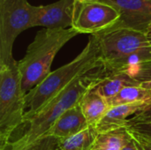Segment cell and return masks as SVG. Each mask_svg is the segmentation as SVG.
I'll use <instances>...</instances> for the list:
<instances>
[{"mask_svg":"<svg viewBox=\"0 0 151 150\" xmlns=\"http://www.w3.org/2000/svg\"><path fill=\"white\" fill-rule=\"evenodd\" d=\"M102 66L97 36L92 34L81 52L71 62L50 73L26 95L25 122L73 81ZM24 122V124H25Z\"/></svg>","mask_w":151,"mask_h":150,"instance_id":"6da1fadb","label":"cell"},{"mask_svg":"<svg viewBox=\"0 0 151 150\" xmlns=\"http://www.w3.org/2000/svg\"><path fill=\"white\" fill-rule=\"evenodd\" d=\"M103 67L80 77L60 94L50 100L40 111L25 122L26 129L13 140L7 150H24L36 140L47 134L52 125L68 109L80 103L84 95L98 81Z\"/></svg>","mask_w":151,"mask_h":150,"instance_id":"7a4b0ae2","label":"cell"},{"mask_svg":"<svg viewBox=\"0 0 151 150\" xmlns=\"http://www.w3.org/2000/svg\"><path fill=\"white\" fill-rule=\"evenodd\" d=\"M96 35L98 40L102 66L107 72H122L151 59V47L146 32L117 23Z\"/></svg>","mask_w":151,"mask_h":150,"instance_id":"3957f363","label":"cell"},{"mask_svg":"<svg viewBox=\"0 0 151 150\" xmlns=\"http://www.w3.org/2000/svg\"><path fill=\"white\" fill-rule=\"evenodd\" d=\"M80 34L73 27L44 28L37 32L28 45L24 57L18 61L21 86L26 94L40 84L50 73L57 53L71 39Z\"/></svg>","mask_w":151,"mask_h":150,"instance_id":"277c9868","label":"cell"},{"mask_svg":"<svg viewBox=\"0 0 151 150\" xmlns=\"http://www.w3.org/2000/svg\"><path fill=\"white\" fill-rule=\"evenodd\" d=\"M24 92L18 61L0 65V150H7L13 133L24 125L26 115Z\"/></svg>","mask_w":151,"mask_h":150,"instance_id":"5b68a950","label":"cell"},{"mask_svg":"<svg viewBox=\"0 0 151 150\" xmlns=\"http://www.w3.org/2000/svg\"><path fill=\"white\" fill-rule=\"evenodd\" d=\"M36 6L27 0H0V65L14 60L12 48L23 31L34 27Z\"/></svg>","mask_w":151,"mask_h":150,"instance_id":"8992f818","label":"cell"},{"mask_svg":"<svg viewBox=\"0 0 151 150\" xmlns=\"http://www.w3.org/2000/svg\"><path fill=\"white\" fill-rule=\"evenodd\" d=\"M119 18V11L108 4L75 0L72 27L80 34H97L115 26Z\"/></svg>","mask_w":151,"mask_h":150,"instance_id":"52a82bcc","label":"cell"},{"mask_svg":"<svg viewBox=\"0 0 151 150\" xmlns=\"http://www.w3.org/2000/svg\"><path fill=\"white\" fill-rule=\"evenodd\" d=\"M114 7L119 13V24L146 32L151 24V0H97Z\"/></svg>","mask_w":151,"mask_h":150,"instance_id":"ba28073f","label":"cell"},{"mask_svg":"<svg viewBox=\"0 0 151 150\" xmlns=\"http://www.w3.org/2000/svg\"><path fill=\"white\" fill-rule=\"evenodd\" d=\"M75 0H58L36 6L34 27L48 29H66L73 27Z\"/></svg>","mask_w":151,"mask_h":150,"instance_id":"9c48e42d","label":"cell"},{"mask_svg":"<svg viewBox=\"0 0 151 150\" xmlns=\"http://www.w3.org/2000/svg\"><path fill=\"white\" fill-rule=\"evenodd\" d=\"M148 105V103H130L111 107L95 129L98 133H104L127 128L130 120L129 117L142 112Z\"/></svg>","mask_w":151,"mask_h":150,"instance_id":"30bf717a","label":"cell"},{"mask_svg":"<svg viewBox=\"0 0 151 150\" xmlns=\"http://www.w3.org/2000/svg\"><path fill=\"white\" fill-rule=\"evenodd\" d=\"M89 126L84 117L80 104L65 111L52 125L46 135H50L58 140L65 139Z\"/></svg>","mask_w":151,"mask_h":150,"instance_id":"8fae6325","label":"cell"},{"mask_svg":"<svg viewBox=\"0 0 151 150\" xmlns=\"http://www.w3.org/2000/svg\"><path fill=\"white\" fill-rule=\"evenodd\" d=\"M136 85H140V83L124 72H107L104 70L101 78L92 88V90L108 101L125 88Z\"/></svg>","mask_w":151,"mask_h":150,"instance_id":"7c38bea8","label":"cell"},{"mask_svg":"<svg viewBox=\"0 0 151 150\" xmlns=\"http://www.w3.org/2000/svg\"><path fill=\"white\" fill-rule=\"evenodd\" d=\"M79 104L89 126L92 127H96L110 109L107 101L93 91L92 88L84 95Z\"/></svg>","mask_w":151,"mask_h":150,"instance_id":"4fadbf2b","label":"cell"},{"mask_svg":"<svg viewBox=\"0 0 151 150\" xmlns=\"http://www.w3.org/2000/svg\"><path fill=\"white\" fill-rule=\"evenodd\" d=\"M110 108L130 103H151V90L142 84L129 86L122 89L118 95L107 101Z\"/></svg>","mask_w":151,"mask_h":150,"instance_id":"5bb4252c","label":"cell"},{"mask_svg":"<svg viewBox=\"0 0 151 150\" xmlns=\"http://www.w3.org/2000/svg\"><path fill=\"white\" fill-rule=\"evenodd\" d=\"M97 135L95 127L88 126L76 134L58 140V148L59 150H92Z\"/></svg>","mask_w":151,"mask_h":150,"instance_id":"9a60e30c","label":"cell"},{"mask_svg":"<svg viewBox=\"0 0 151 150\" xmlns=\"http://www.w3.org/2000/svg\"><path fill=\"white\" fill-rule=\"evenodd\" d=\"M131 141L127 128L98 133L93 149L122 150Z\"/></svg>","mask_w":151,"mask_h":150,"instance_id":"2e32d148","label":"cell"},{"mask_svg":"<svg viewBox=\"0 0 151 150\" xmlns=\"http://www.w3.org/2000/svg\"><path fill=\"white\" fill-rule=\"evenodd\" d=\"M122 72L127 73L140 84L151 81V59L141 62Z\"/></svg>","mask_w":151,"mask_h":150,"instance_id":"e0dca14e","label":"cell"},{"mask_svg":"<svg viewBox=\"0 0 151 150\" xmlns=\"http://www.w3.org/2000/svg\"><path fill=\"white\" fill-rule=\"evenodd\" d=\"M24 150H59L58 140L50 135H44Z\"/></svg>","mask_w":151,"mask_h":150,"instance_id":"ac0fdd59","label":"cell"},{"mask_svg":"<svg viewBox=\"0 0 151 150\" xmlns=\"http://www.w3.org/2000/svg\"><path fill=\"white\" fill-rule=\"evenodd\" d=\"M133 141L137 146L139 150H151V139L140 134L134 131H132L128 128H127Z\"/></svg>","mask_w":151,"mask_h":150,"instance_id":"d6986e66","label":"cell"},{"mask_svg":"<svg viewBox=\"0 0 151 150\" xmlns=\"http://www.w3.org/2000/svg\"><path fill=\"white\" fill-rule=\"evenodd\" d=\"M127 128L151 139V122L134 123L129 125Z\"/></svg>","mask_w":151,"mask_h":150,"instance_id":"ffe728a7","label":"cell"},{"mask_svg":"<svg viewBox=\"0 0 151 150\" xmlns=\"http://www.w3.org/2000/svg\"><path fill=\"white\" fill-rule=\"evenodd\" d=\"M142 122H151V103L142 112L136 114L134 118H130L128 122V126L134 123H142Z\"/></svg>","mask_w":151,"mask_h":150,"instance_id":"44dd1931","label":"cell"},{"mask_svg":"<svg viewBox=\"0 0 151 150\" xmlns=\"http://www.w3.org/2000/svg\"><path fill=\"white\" fill-rule=\"evenodd\" d=\"M122 150H139V149L137 148V146L134 144V142L133 141V140L123 149Z\"/></svg>","mask_w":151,"mask_h":150,"instance_id":"7402d4cb","label":"cell"},{"mask_svg":"<svg viewBox=\"0 0 151 150\" xmlns=\"http://www.w3.org/2000/svg\"><path fill=\"white\" fill-rule=\"evenodd\" d=\"M142 85L143 87H145V88H149V89H150L151 90V81L142 83Z\"/></svg>","mask_w":151,"mask_h":150,"instance_id":"603a6c76","label":"cell"},{"mask_svg":"<svg viewBox=\"0 0 151 150\" xmlns=\"http://www.w3.org/2000/svg\"><path fill=\"white\" fill-rule=\"evenodd\" d=\"M147 37H148V41H149V43L151 47V31L147 32Z\"/></svg>","mask_w":151,"mask_h":150,"instance_id":"cb8c5ba5","label":"cell"},{"mask_svg":"<svg viewBox=\"0 0 151 150\" xmlns=\"http://www.w3.org/2000/svg\"><path fill=\"white\" fill-rule=\"evenodd\" d=\"M150 31H151V24L150 25V27H149V28H148V31H147V32H150Z\"/></svg>","mask_w":151,"mask_h":150,"instance_id":"d4e9b609","label":"cell"},{"mask_svg":"<svg viewBox=\"0 0 151 150\" xmlns=\"http://www.w3.org/2000/svg\"><path fill=\"white\" fill-rule=\"evenodd\" d=\"M81 1H93V0H81Z\"/></svg>","mask_w":151,"mask_h":150,"instance_id":"484cf974","label":"cell"},{"mask_svg":"<svg viewBox=\"0 0 151 150\" xmlns=\"http://www.w3.org/2000/svg\"><path fill=\"white\" fill-rule=\"evenodd\" d=\"M92 150H98V149H92Z\"/></svg>","mask_w":151,"mask_h":150,"instance_id":"4316f807","label":"cell"}]
</instances>
